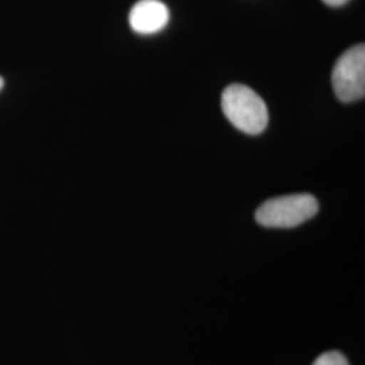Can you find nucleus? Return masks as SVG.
Listing matches in <instances>:
<instances>
[{
  "label": "nucleus",
  "instance_id": "f257e3e1",
  "mask_svg": "<svg viewBox=\"0 0 365 365\" xmlns=\"http://www.w3.org/2000/svg\"><path fill=\"white\" fill-rule=\"evenodd\" d=\"M225 117L238 130L257 135L265 130L269 115L260 95L242 84H232L222 93Z\"/></svg>",
  "mask_w": 365,
  "mask_h": 365
},
{
  "label": "nucleus",
  "instance_id": "f03ea898",
  "mask_svg": "<svg viewBox=\"0 0 365 365\" xmlns=\"http://www.w3.org/2000/svg\"><path fill=\"white\" fill-rule=\"evenodd\" d=\"M318 202L310 194L280 196L264 202L256 211V221L265 227L289 229L315 217Z\"/></svg>",
  "mask_w": 365,
  "mask_h": 365
},
{
  "label": "nucleus",
  "instance_id": "7ed1b4c3",
  "mask_svg": "<svg viewBox=\"0 0 365 365\" xmlns=\"http://www.w3.org/2000/svg\"><path fill=\"white\" fill-rule=\"evenodd\" d=\"M331 83L341 102L352 103L365 95V46L356 45L344 53L333 69Z\"/></svg>",
  "mask_w": 365,
  "mask_h": 365
},
{
  "label": "nucleus",
  "instance_id": "20e7f679",
  "mask_svg": "<svg viewBox=\"0 0 365 365\" xmlns=\"http://www.w3.org/2000/svg\"><path fill=\"white\" fill-rule=\"evenodd\" d=\"M168 21L170 10L160 0H140L133 6L129 15L131 29L143 36L161 31Z\"/></svg>",
  "mask_w": 365,
  "mask_h": 365
},
{
  "label": "nucleus",
  "instance_id": "39448f33",
  "mask_svg": "<svg viewBox=\"0 0 365 365\" xmlns=\"http://www.w3.org/2000/svg\"><path fill=\"white\" fill-rule=\"evenodd\" d=\"M313 365H349L346 357L339 352H327L321 354Z\"/></svg>",
  "mask_w": 365,
  "mask_h": 365
},
{
  "label": "nucleus",
  "instance_id": "423d86ee",
  "mask_svg": "<svg viewBox=\"0 0 365 365\" xmlns=\"http://www.w3.org/2000/svg\"><path fill=\"white\" fill-rule=\"evenodd\" d=\"M327 6H331V7H339V6H344L346 1L349 0H322Z\"/></svg>",
  "mask_w": 365,
  "mask_h": 365
},
{
  "label": "nucleus",
  "instance_id": "0eeeda50",
  "mask_svg": "<svg viewBox=\"0 0 365 365\" xmlns=\"http://www.w3.org/2000/svg\"><path fill=\"white\" fill-rule=\"evenodd\" d=\"M3 86H4V81H3V78H0V91H1Z\"/></svg>",
  "mask_w": 365,
  "mask_h": 365
}]
</instances>
